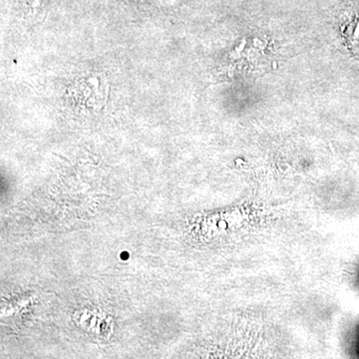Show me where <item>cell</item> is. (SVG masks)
I'll return each instance as SVG.
<instances>
[{"instance_id": "obj_1", "label": "cell", "mask_w": 359, "mask_h": 359, "mask_svg": "<svg viewBox=\"0 0 359 359\" xmlns=\"http://www.w3.org/2000/svg\"><path fill=\"white\" fill-rule=\"evenodd\" d=\"M121 257H122V259H124V257H125V259H127V257H128V254H127V252H125V254L121 255Z\"/></svg>"}]
</instances>
